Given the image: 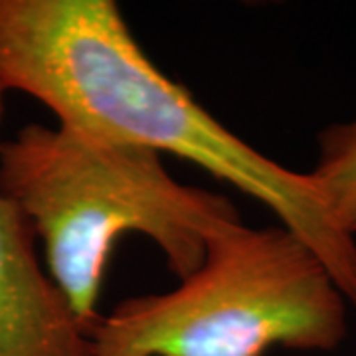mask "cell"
<instances>
[{"label":"cell","mask_w":356,"mask_h":356,"mask_svg":"<svg viewBox=\"0 0 356 356\" xmlns=\"http://www.w3.org/2000/svg\"><path fill=\"white\" fill-rule=\"evenodd\" d=\"M317 163L309 177L344 234L356 240V117L317 135Z\"/></svg>","instance_id":"cell-5"},{"label":"cell","mask_w":356,"mask_h":356,"mask_svg":"<svg viewBox=\"0 0 356 356\" xmlns=\"http://www.w3.org/2000/svg\"><path fill=\"white\" fill-rule=\"evenodd\" d=\"M4 115H6V91L0 86V145H2V123H4Z\"/></svg>","instance_id":"cell-6"},{"label":"cell","mask_w":356,"mask_h":356,"mask_svg":"<svg viewBox=\"0 0 356 356\" xmlns=\"http://www.w3.org/2000/svg\"><path fill=\"white\" fill-rule=\"evenodd\" d=\"M0 356H93L38 257L30 220L0 192Z\"/></svg>","instance_id":"cell-4"},{"label":"cell","mask_w":356,"mask_h":356,"mask_svg":"<svg viewBox=\"0 0 356 356\" xmlns=\"http://www.w3.org/2000/svg\"><path fill=\"white\" fill-rule=\"evenodd\" d=\"M0 192L30 220L46 271L89 332L117 242L139 234L178 280L218 229L242 220L224 194L182 184L154 151L30 123L0 145Z\"/></svg>","instance_id":"cell-2"},{"label":"cell","mask_w":356,"mask_h":356,"mask_svg":"<svg viewBox=\"0 0 356 356\" xmlns=\"http://www.w3.org/2000/svg\"><path fill=\"white\" fill-rule=\"evenodd\" d=\"M0 86L58 125L172 154L266 206L323 259L356 309V240L309 172L275 163L224 127L140 48L113 0H0Z\"/></svg>","instance_id":"cell-1"},{"label":"cell","mask_w":356,"mask_h":356,"mask_svg":"<svg viewBox=\"0 0 356 356\" xmlns=\"http://www.w3.org/2000/svg\"><path fill=\"white\" fill-rule=\"evenodd\" d=\"M350 303L301 238L242 220L206 243L200 267L165 293L127 297L89 329L93 356H264L337 350Z\"/></svg>","instance_id":"cell-3"}]
</instances>
